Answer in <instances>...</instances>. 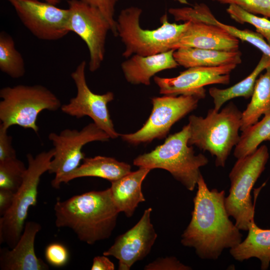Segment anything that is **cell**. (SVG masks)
Masks as SVG:
<instances>
[{
  "mask_svg": "<svg viewBox=\"0 0 270 270\" xmlns=\"http://www.w3.org/2000/svg\"><path fill=\"white\" fill-rule=\"evenodd\" d=\"M197 186L192 218L182 235L181 243L194 248L202 259L216 260L224 249L240 244L242 234L229 218L224 190H210L202 174Z\"/></svg>",
  "mask_w": 270,
  "mask_h": 270,
  "instance_id": "obj_1",
  "label": "cell"
},
{
  "mask_svg": "<svg viewBox=\"0 0 270 270\" xmlns=\"http://www.w3.org/2000/svg\"><path fill=\"white\" fill-rule=\"evenodd\" d=\"M54 211L58 228H70L80 241L90 245L111 236L120 212L110 188L58 200Z\"/></svg>",
  "mask_w": 270,
  "mask_h": 270,
  "instance_id": "obj_2",
  "label": "cell"
},
{
  "mask_svg": "<svg viewBox=\"0 0 270 270\" xmlns=\"http://www.w3.org/2000/svg\"><path fill=\"white\" fill-rule=\"evenodd\" d=\"M242 112L230 102L220 112L209 110L206 117H188L189 146L208 152L216 158V166L224 167L233 147L239 142Z\"/></svg>",
  "mask_w": 270,
  "mask_h": 270,
  "instance_id": "obj_3",
  "label": "cell"
},
{
  "mask_svg": "<svg viewBox=\"0 0 270 270\" xmlns=\"http://www.w3.org/2000/svg\"><path fill=\"white\" fill-rule=\"evenodd\" d=\"M189 137L187 124L180 131L169 136L154 150L138 156L133 164L151 170H165L187 190L192 191L201 174L200 168L206 165L208 160L202 154H194L193 148L188 144Z\"/></svg>",
  "mask_w": 270,
  "mask_h": 270,
  "instance_id": "obj_4",
  "label": "cell"
},
{
  "mask_svg": "<svg viewBox=\"0 0 270 270\" xmlns=\"http://www.w3.org/2000/svg\"><path fill=\"white\" fill-rule=\"evenodd\" d=\"M142 12L138 7H128L122 10L116 20L118 36L124 45L122 55L126 58L134 54L148 56L172 50L188 25V22L170 23L165 14L160 18V26L144 29L140 25Z\"/></svg>",
  "mask_w": 270,
  "mask_h": 270,
  "instance_id": "obj_5",
  "label": "cell"
},
{
  "mask_svg": "<svg viewBox=\"0 0 270 270\" xmlns=\"http://www.w3.org/2000/svg\"><path fill=\"white\" fill-rule=\"evenodd\" d=\"M0 124L7 128L16 125L38 134L36 120L44 110L56 112L62 106L60 99L47 88L40 84H19L0 90Z\"/></svg>",
  "mask_w": 270,
  "mask_h": 270,
  "instance_id": "obj_6",
  "label": "cell"
},
{
  "mask_svg": "<svg viewBox=\"0 0 270 270\" xmlns=\"http://www.w3.org/2000/svg\"><path fill=\"white\" fill-rule=\"evenodd\" d=\"M268 158V148L262 145L252 153L238 159L229 174L230 187L225 198V206L240 230H248V224L254 220L255 200L252 204L250 192Z\"/></svg>",
  "mask_w": 270,
  "mask_h": 270,
  "instance_id": "obj_7",
  "label": "cell"
},
{
  "mask_svg": "<svg viewBox=\"0 0 270 270\" xmlns=\"http://www.w3.org/2000/svg\"><path fill=\"white\" fill-rule=\"evenodd\" d=\"M54 149L42 152L35 156L26 155L28 166L20 186L15 192L10 209L0 218V242L13 248L24 231L29 208L37 202L41 176L49 169Z\"/></svg>",
  "mask_w": 270,
  "mask_h": 270,
  "instance_id": "obj_8",
  "label": "cell"
},
{
  "mask_svg": "<svg viewBox=\"0 0 270 270\" xmlns=\"http://www.w3.org/2000/svg\"><path fill=\"white\" fill-rule=\"evenodd\" d=\"M199 100L188 95L154 97L152 112L145 124L135 132L120 134L121 138L133 145L164 138L174 124L196 108Z\"/></svg>",
  "mask_w": 270,
  "mask_h": 270,
  "instance_id": "obj_9",
  "label": "cell"
},
{
  "mask_svg": "<svg viewBox=\"0 0 270 270\" xmlns=\"http://www.w3.org/2000/svg\"><path fill=\"white\" fill-rule=\"evenodd\" d=\"M68 29L86 43L89 52L88 69L94 72L102 63L106 36L110 26L96 8L80 0H68Z\"/></svg>",
  "mask_w": 270,
  "mask_h": 270,
  "instance_id": "obj_10",
  "label": "cell"
},
{
  "mask_svg": "<svg viewBox=\"0 0 270 270\" xmlns=\"http://www.w3.org/2000/svg\"><path fill=\"white\" fill-rule=\"evenodd\" d=\"M86 62L82 61L70 74L76 88V96L62 104V111L71 116L80 118H90L94 122L104 131L112 139L120 134L114 129L108 104L114 99L111 92L102 94L94 93L89 88L86 78Z\"/></svg>",
  "mask_w": 270,
  "mask_h": 270,
  "instance_id": "obj_11",
  "label": "cell"
},
{
  "mask_svg": "<svg viewBox=\"0 0 270 270\" xmlns=\"http://www.w3.org/2000/svg\"><path fill=\"white\" fill-rule=\"evenodd\" d=\"M109 136L94 122L80 130L66 128L59 134L51 132L48 139L54 151L48 172L58 178L70 172L80 165L85 158L82 148L86 144L94 141L106 142Z\"/></svg>",
  "mask_w": 270,
  "mask_h": 270,
  "instance_id": "obj_12",
  "label": "cell"
},
{
  "mask_svg": "<svg viewBox=\"0 0 270 270\" xmlns=\"http://www.w3.org/2000/svg\"><path fill=\"white\" fill-rule=\"evenodd\" d=\"M7 0L24 26L37 38L56 40L70 32L68 8H60L38 0Z\"/></svg>",
  "mask_w": 270,
  "mask_h": 270,
  "instance_id": "obj_13",
  "label": "cell"
},
{
  "mask_svg": "<svg viewBox=\"0 0 270 270\" xmlns=\"http://www.w3.org/2000/svg\"><path fill=\"white\" fill-rule=\"evenodd\" d=\"M237 64H230L218 66H198L188 68L174 78L154 77L164 95L178 96H194L200 100L206 96L204 87L213 84H228L230 74Z\"/></svg>",
  "mask_w": 270,
  "mask_h": 270,
  "instance_id": "obj_14",
  "label": "cell"
},
{
  "mask_svg": "<svg viewBox=\"0 0 270 270\" xmlns=\"http://www.w3.org/2000/svg\"><path fill=\"white\" fill-rule=\"evenodd\" d=\"M152 208L145 210L139 221L130 229L115 239L113 244L103 252L118 261L119 270H129L134 264L146 258L157 238L151 222Z\"/></svg>",
  "mask_w": 270,
  "mask_h": 270,
  "instance_id": "obj_15",
  "label": "cell"
},
{
  "mask_svg": "<svg viewBox=\"0 0 270 270\" xmlns=\"http://www.w3.org/2000/svg\"><path fill=\"white\" fill-rule=\"evenodd\" d=\"M239 44L237 38L220 27L200 22L188 21L172 50L194 48L235 51L239 50Z\"/></svg>",
  "mask_w": 270,
  "mask_h": 270,
  "instance_id": "obj_16",
  "label": "cell"
},
{
  "mask_svg": "<svg viewBox=\"0 0 270 270\" xmlns=\"http://www.w3.org/2000/svg\"><path fill=\"white\" fill-rule=\"evenodd\" d=\"M42 229L35 222L26 223L22 234L16 245L10 250H0V268L2 270H48V266L35 253L34 240Z\"/></svg>",
  "mask_w": 270,
  "mask_h": 270,
  "instance_id": "obj_17",
  "label": "cell"
},
{
  "mask_svg": "<svg viewBox=\"0 0 270 270\" xmlns=\"http://www.w3.org/2000/svg\"><path fill=\"white\" fill-rule=\"evenodd\" d=\"M168 12L177 22H200L220 27L239 40L255 46L270 58V44L261 34L250 30H240L222 23L216 19L205 4H196L192 6L170 8Z\"/></svg>",
  "mask_w": 270,
  "mask_h": 270,
  "instance_id": "obj_18",
  "label": "cell"
},
{
  "mask_svg": "<svg viewBox=\"0 0 270 270\" xmlns=\"http://www.w3.org/2000/svg\"><path fill=\"white\" fill-rule=\"evenodd\" d=\"M174 50L148 56L132 55L121 64L126 81L133 84L149 86L150 79L161 71L177 68L174 56Z\"/></svg>",
  "mask_w": 270,
  "mask_h": 270,
  "instance_id": "obj_19",
  "label": "cell"
},
{
  "mask_svg": "<svg viewBox=\"0 0 270 270\" xmlns=\"http://www.w3.org/2000/svg\"><path fill=\"white\" fill-rule=\"evenodd\" d=\"M131 172V166L114 158L104 156L86 158L74 170L54 178L51 184L53 188H59L61 184L82 177H98L110 182L118 180Z\"/></svg>",
  "mask_w": 270,
  "mask_h": 270,
  "instance_id": "obj_20",
  "label": "cell"
},
{
  "mask_svg": "<svg viewBox=\"0 0 270 270\" xmlns=\"http://www.w3.org/2000/svg\"><path fill=\"white\" fill-rule=\"evenodd\" d=\"M150 170L139 168L138 170L111 182L110 189L112 200L120 212H123L128 218L132 216L140 202L145 201L142 184Z\"/></svg>",
  "mask_w": 270,
  "mask_h": 270,
  "instance_id": "obj_21",
  "label": "cell"
},
{
  "mask_svg": "<svg viewBox=\"0 0 270 270\" xmlns=\"http://www.w3.org/2000/svg\"><path fill=\"white\" fill-rule=\"evenodd\" d=\"M246 238L237 246L230 248L231 256L242 262L256 258L261 262L260 268L267 270L270 263V229L258 227L252 220L248 226Z\"/></svg>",
  "mask_w": 270,
  "mask_h": 270,
  "instance_id": "obj_22",
  "label": "cell"
},
{
  "mask_svg": "<svg viewBox=\"0 0 270 270\" xmlns=\"http://www.w3.org/2000/svg\"><path fill=\"white\" fill-rule=\"evenodd\" d=\"M239 50L225 51L194 48H180L174 50V56L179 64L185 68L198 66H218L242 62Z\"/></svg>",
  "mask_w": 270,
  "mask_h": 270,
  "instance_id": "obj_23",
  "label": "cell"
},
{
  "mask_svg": "<svg viewBox=\"0 0 270 270\" xmlns=\"http://www.w3.org/2000/svg\"><path fill=\"white\" fill-rule=\"evenodd\" d=\"M265 70L256 79L251 100L242 112V132L258 122L262 115L270 113V66Z\"/></svg>",
  "mask_w": 270,
  "mask_h": 270,
  "instance_id": "obj_24",
  "label": "cell"
},
{
  "mask_svg": "<svg viewBox=\"0 0 270 270\" xmlns=\"http://www.w3.org/2000/svg\"><path fill=\"white\" fill-rule=\"evenodd\" d=\"M270 66V58L262 54L252 72L245 78L234 85L224 89L210 88L209 94L213 98L214 108L218 111L227 101L238 97L248 98L252 96L256 79L261 72Z\"/></svg>",
  "mask_w": 270,
  "mask_h": 270,
  "instance_id": "obj_25",
  "label": "cell"
},
{
  "mask_svg": "<svg viewBox=\"0 0 270 270\" xmlns=\"http://www.w3.org/2000/svg\"><path fill=\"white\" fill-rule=\"evenodd\" d=\"M270 140V113L242 132L235 146L234 156L242 158L254 152L264 141Z\"/></svg>",
  "mask_w": 270,
  "mask_h": 270,
  "instance_id": "obj_26",
  "label": "cell"
},
{
  "mask_svg": "<svg viewBox=\"0 0 270 270\" xmlns=\"http://www.w3.org/2000/svg\"><path fill=\"white\" fill-rule=\"evenodd\" d=\"M0 70L12 78H22L26 72L24 58L13 38L4 31L0 33Z\"/></svg>",
  "mask_w": 270,
  "mask_h": 270,
  "instance_id": "obj_27",
  "label": "cell"
},
{
  "mask_svg": "<svg viewBox=\"0 0 270 270\" xmlns=\"http://www.w3.org/2000/svg\"><path fill=\"white\" fill-rule=\"evenodd\" d=\"M26 170L24 163L16 158L0 161V188L16 192Z\"/></svg>",
  "mask_w": 270,
  "mask_h": 270,
  "instance_id": "obj_28",
  "label": "cell"
},
{
  "mask_svg": "<svg viewBox=\"0 0 270 270\" xmlns=\"http://www.w3.org/2000/svg\"><path fill=\"white\" fill-rule=\"evenodd\" d=\"M230 18L236 22L253 26L256 32L261 34L270 44V20L250 13L236 5H229L226 10Z\"/></svg>",
  "mask_w": 270,
  "mask_h": 270,
  "instance_id": "obj_29",
  "label": "cell"
},
{
  "mask_svg": "<svg viewBox=\"0 0 270 270\" xmlns=\"http://www.w3.org/2000/svg\"><path fill=\"white\" fill-rule=\"evenodd\" d=\"M221 4L237 6L254 14L270 18V0H210Z\"/></svg>",
  "mask_w": 270,
  "mask_h": 270,
  "instance_id": "obj_30",
  "label": "cell"
},
{
  "mask_svg": "<svg viewBox=\"0 0 270 270\" xmlns=\"http://www.w3.org/2000/svg\"><path fill=\"white\" fill-rule=\"evenodd\" d=\"M98 10L110 24L111 32L118 36L114 18L115 7L118 0H80Z\"/></svg>",
  "mask_w": 270,
  "mask_h": 270,
  "instance_id": "obj_31",
  "label": "cell"
},
{
  "mask_svg": "<svg viewBox=\"0 0 270 270\" xmlns=\"http://www.w3.org/2000/svg\"><path fill=\"white\" fill-rule=\"evenodd\" d=\"M45 258L48 262L56 267L65 266L69 259V252L62 244L54 242L48 244L45 250Z\"/></svg>",
  "mask_w": 270,
  "mask_h": 270,
  "instance_id": "obj_32",
  "label": "cell"
},
{
  "mask_svg": "<svg viewBox=\"0 0 270 270\" xmlns=\"http://www.w3.org/2000/svg\"><path fill=\"white\" fill-rule=\"evenodd\" d=\"M146 270H188L191 268L181 263L174 256L160 258L146 265Z\"/></svg>",
  "mask_w": 270,
  "mask_h": 270,
  "instance_id": "obj_33",
  "label": "cell"
},
{
  "mask_svg": "<svg viewBox=\"0 0 270 270\" xmlns=\"http://www.w3.org/2000/svg\"><path fill=\"white\" fill-rule=\"evenodd\" d=\"M8 129L0 124V161L16 158L12 146V137L8 134Z\"/></svg>",
  "mask_w": 270,
  "mask_h": 270,
  "instance_id": "obj_34",
  "label": "cell"
},
{
  "mask_svg": "<svg viewBox=\"0 0 270 270\" xmlns=\"http://www.w3.org/2000/svg\"><path fill=\"white\" fill-rule=\"evenodd\" d=\"M15 192L6 189L0 188V215L4 216L12 207Z\"/></svg>",
  "mask_w": 270,
  "mask_h": 270,
  "instance_id": "obj_35",
  "label": "cell"
},
{
  "mask_svg": "<svg viewBox=\"0 0 270 270\" xmlns=\"http://www.w3.org/2000/svg\"><path fill=\"white\" fill-rule=\"evenodd\" d=\"M114 264L105 255L96 256L93 259L92 270H114Z\"/></svg>",
  "mask_w": 270,
  "mask_h": 270,
  "instance_id": "obj_36",
  "label": "cell"
},
{
  "mask_svg": "<svg viewBox=\"0 0 270 270\" xmlns=\"http://www.w3.org/2000/svg\"><path fill=\"white\" fill-rule=\"evenodd\" d=\"M44 0L45 2L56 6L58 4H60L62 0Z\"/></svg>",
  "mask_w": 270,
  "mask_h": 270,
  "instance_id": "obj_37",
  "label": "cell"
},
{
  "mask_svg": "<svg viewBox=\"0 0 270 270\" xmlns=\"http://www.w3.org/2000/svg\"><path fill=\"white\" fill-rule=\"evenodd\" d=\"M178 2H179L183 4H188L186 0H174Z\"/></svg>",
  "mask_w": 270,
  "mask_h": 270,
  "instance_id": "obj_38",
  "label": "cell"
}]
</instances>
